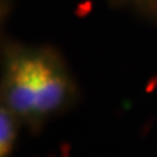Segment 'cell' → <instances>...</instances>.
Returning a JSON list of instances; mask_svg holds the SVG:
<instances>
[{
	"label": "cell",
	"instance_id": "6da1fadb",
	"mask_svg": "<svg viewBox=\"0 0 157 157\" xmlns=\"http://www.w3.org/2000/svg\"><path fill=\"white\" fill-rule=\"evenodd\" d=\"M76 80L60 51L50 45L7 39L2 47V105L32 132L76 104Z\"/></svg>",
	"mask_w": 157,
	"mask_h": 157
},
{
	"label": "cell",
	"instance_id": "7a4b0ae2",
	"mask_svg": "<svg viewBox=\"0 0 157 157\" xmlns=\"http://www.w3.org/2000/svg\"><path fill=\"white\" fill-rule=\"evenodd\" d=\"M22 122L7 106H0V157H13Z\"/></svg>",
	"mask_w": 157,
	"mask_h": 157
},
{
	"label": "cell",
	"instance_id": "3957f363",
	"mask_svg": "<svg viewBox=\"0 0 157 157\" xmlns=\"http://www.w3.org/2000/svg\"><path fill=\"white\" fill-rule=\"evenodd\" d=\"M118 4L139 13L141 17L157 24V0H115Z\"/></svg>",
	"mask_w": 157,
	"mask_h": 157
}]
</instances>
